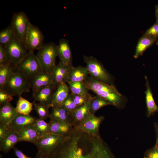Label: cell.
Here are the masks:
<instances>
[{
  "instance_id": "obj_1",
  "label": "cell",
  "mask_w": 158,
  "mask_h": 158,
  "mask_svg": "<svg viewBox=\"0 0 158 158\" xmlns=\"http://www.w3.org/2000/svg\"><path fill=\"white\" fill-rule=\"evenodd\" d=\"M47 158H115L99 135H93L73 127Z\"/></svg>"
},
{
  "instance_id": "obj_2",
  "label": "cell",
  "mask_w": 158,
  "mask_h": 158,
  "mask_svg": "<svg viewBox=\"0 0 158 158\" xmlns=\"http://www.w3.org/2000/svg\"><path fill=\"white\" fill-rule=\"evenodd\" d=\"M84 82L87 88L97 95L119 107L122 101V95L113 85L88 76Z\"/></svg>"
},
{
  "instance_id": "obj_3",
  "label": "cell",
  "mask_w": 158,
  "mask_h": 158,
  "mask_svg": "<svg viewBox=\"0 0 158 158\" xmlns=\"http://www.w3.org/2000/svg\"><path fill=\"white\" fill-rule=\"evenodd\" d=\"M31 88L30 80L20 71L16 69L2 89L13 97L21 96L29 92Z\"/></svg>"
},
{
  "instance_id": "obj_4",
  "label": "cell",
  "mask_w": 158,
  "mask_h": 158,
  "mask_svg": "<svg viewBox=\"0 0 158 158\" xmlns=\"http://www.w3.org/2000/svg\"><path fill=\"white\" fill-rule=\"evenodd\" d=\"M30 81L44 71L42 65L34 52H29L28 55L18 65L14 66Z\"/></svg>"
},
{
  "instance_id": "obj_5",
  "label": "cell",
  "mask_w": 158,
  "mask_h": 158,
  "mask_svg": "<svg viewBox=\"0 0 158 158\" xmlns=\"http://www.w3.org/2000/svg\"><path fill=\"white\" fill-rule=\"evenodd\" d=\"M44 71L51 73L56 66V59L58 56L57 45L51 42L44 44L37 50L36 55Z\"/></svg>"
},
{
  "instance_id": "obj_6",
  "label": "cell",
  "mask_w": 158,
  "mask_h": 158,
  "mask_svg": "<svg viewBox=\"0 0 158 158\" xmlns=\"http://www.w3.org/2000/svg\"><path fill=\"white\" fill-rule=\"evenodd\" d=\"M4 47L9 63L14 66L20 63L29 52L24 43L15 37Z\"/></svg>"
},
{
  "instance_id": "obj_7",
  "label": "cell",
  "mask_w": 158,
  "mask_h": 158,
  "mask_svg": "<svg viewBox=\"0 0 158 158\" xmlns=\"http://www.w3.org/2000/svg\"><path fill=\"white\" fill-rule=\"evenodd\" d=\"M83 60L90 76L97 80L111 84V76L97 59L92 56H84Z\"/></svg>"
},
{
  "instance_id": "obj_8",
  "label": "cell",
  "mask_w": 158,
  "mask_h": 158,
  "mask_svg": "<svg viewBox=\"0 0 158 158\" xmlns=\"http://www.w3.org/2000/svg\"><path fill=\"white\" fill-rule=\"evenodd\" d=\"M30 23L26 15L23 12L14 13L10 25L15 37L22 41L24 44Z\"/></svg>"
},
{
  "instance_id": "obj_9",
  "label": "cell",
  "mask_w": 158,
  "mask_h": 158,
  "mask_svg": "<svg viewBox=\"0 0 158 158\" xmlns=\"http://www.w3.org/2000/svg\"><path fill=\"white\" fill-rule=\"evenodd\" d=\"M65 136L47 133L41 135L35 145L38 152L47 155L63 140Z\"/></svg>"
},
{
  "instance_id": "obj_10",
  "label": "cell",
  "mask_w": 158,
  "mask_h": 158,
  "mask_svg": "<svg viewBox=\"0 0 158 158\" xmlns=\"http://www.w3.org/2000/svg\"><path fill=\"white\" fill-rule=\"evenodd\" d=\"M44 35L39 29L30 23L26 35L25 44L29 52L38 50L43 45Z\"/></svg>"
},
{
  "instance_id": "obj_11",
  "label": "cell",
  "mask_w": 158,
  "mask_h": 158,
  "mask_svg": "<svg viewBox=\"0 0 158 158\" xmlns=\"http://www.w3.org/2000/svg\"><path fill=\"white\" fill-rule=\"evenodd\" d=\"M104 119L102 116H96L91 114L75 127L80 131L93 135H99V130Z\"/></svg>"
},
{
  "instance_id": "obj_12",
  "label": "cell",
  "mask_w": 158,
  "mask_h": 158,
  "mask_svg": "<svg viewBox=\"0 0 158 158\" xmlns=\"http://www.w3.org/2000/svg\"><path fill=\"white\" fill-rule=\"evenodd\" d=\"M72 66L67 65L60 61L56 65L51 73L54 86L56 89L59 85L68 83V74Z\"/></svg>"
},
{
  "instance_id": "obj_13",
  "label": "cell",
  "mask_w": 158,
  "mask_h": 158,
  "mask_svg": "<svg viewBox=\"0 0 158 158\" xmlns=\"http://www.w3.org/2000/svg\"><path fill=\"white\" fill-rule=\"evenodd\" d=\"M56 90L53 85L43 87L32 93L33 98L35 101L41 103L50 108Z\"/></svg>"
},
{
  "instance_id": "obj_14",
  "label": "cell",
  "mask_w": 158,
  "mask_h": 158,
  "mask_svg": "<svg viewBox=\"0 0 158 158\" xmlns=\"http://www.w3.org/2000/svg\"><path fill=\"white\" fill-rule=\"evenodd\" d=\"M32 93L47 86H54L53 81L51 73L44 71L37 75L31 80Z\"/></svg>"
},
{
  "instance_id": "obj_15",
  "label": "cell",
  "mask_w": 158,
  "mask_h": 158,
  "mask_svg": "<svg viewBox=\"0 0 158 158\" xmlns=\"http://www.w3.org/2000/svg\"><path fill=\"white\" fill-rule=\"evenodd\" d=\"M37 118L30 115L18 114L7 126L8 129L18 132L29 126L34 125Z\"/></svg>"
},
{
  "instance_id": "obj_16",
  "label": "cell",
  "mask_w": 158,
  "mask_h": 158,
  "mask_svg": "<svg viewBox=\"0 0 158 158\" xmlns=\"http://www.w3.org/2000/svg\"><path fill=\"white\" fill-rule=\"evenodd\" d=\"M57 54L60 61L67 65L73 66L71 50L67 40L63 38L60 40L57 45Z\"/></svg>"
},
{
  "instance_id": "obj_17",
  "label": "cell",
  "mask_w": 158,
  "mask_h": 158,
  "mask_svg": "<svg viewBox=\"0 0 158 158\" xmlns=\"http://www.w3.org/2000/svg\"><path fill=\"white\" fill-rule=\"evenodd\" d=\"M70 91L67 83L59 85L54 93L51 107H62L64 102L69 94Z\"/></svg>"
},
{
  "instance_id": "obj_18",
  "label": "cell",
  "mask_w": 158,
  "mask_h": 158,
  "mask_svg": "<svg viewBox=\"0 0 158 158\" xmlns=\"http://www.w3.org/2000/svg\"><path fill=\"white\" fill-rule=\"evenodd\" d=\"M48 123L49 132L63 136L68 135L73 127L65 122L53 119L50 118Z\"/></svg>"
},
{
  "instance_id": "obj_19",
  "label": "cell",
  "mask_w": 158,
  "mask_h": 158,
  "mask_svg": "<svg viewBox=\"0 0 158 158\" xmlns=\"http://www.w3.org/2000/svg\"><path fill=\"white\" fill-rule=\"evenodd\" d=\"M19 142L18 132L8 129L6 135L2 141L0 142V150L7 153L14 147L17 143Z\"/></svg>"
},
{
  "instance_id": "obj_20",
  "label": "cell",
  "mask_w": 158,
  "mask_h": 158,
  "mask_svg": "<svg viewBox=\"0 0 158 158\" xmlns=\"http://www.w3.org/2000/svg\"><path fill=\"white\" fill-rule=\"evenodd\" d=\"M19 142L26 141L33 143L35 145L41 135L38 132L34 125L28 126L18 132Z\"/></svg>"
},
{
  "instance_id": "obj_21",
  "label": "cell",
  "mask_w": 158,
  "mask_h": 158,
  "mask_svg": "<svg viewBox=\"0 0 158 158\" xmlns=\"http://www.w3.org/2000/svg\"><path fill=\"white\" fill-rule=\"evenodd\" d=\"M18 114L10 102L0 105V122L7 126Z\"/></svg>"
},
{
  "instance_id": "obj_22",
  "label": "cell",
  "mask_w": 158,
  "mask_h": 158,
  "mask_svg": "<svg viewBox=\"0 0 158 158\" xmlns=\"http://www.w3.org/2000/svg\"><path fill=\"white\" fill-rule=\"evenodd\" d=\"M92 97L83 105L77 108L71 113L73 126H77L91 114L90 110V102Z\"/></svg>"
},
{
  "instance_id": "obj_23",
  "label": "cell",
  "mask_w": 158,
  "mask_h": 158,
  "mask_svg": "<svg viewBox=\"0 0 158 158\" xmlns=\"http://www.w3.org/2000/svg\"><path fill=\"white\" fill-rule=\"evenodd\" d=\"M88 72L86 67L79 66L71 68L68 75V83H70L83 82L88 76Z\"/></svg>"
},
{
  "instance_id": "obj_24",
  "label": "cell",
  "mask_w": 158,
  "mask_h": 158,
  "mask_svg": "<svg viewBox=\"0 0 158 158\" xmlns=\"http://www.w3.org/2000/svg\"><path fill=\"white\" fill-rule=\"evenodd\" d=\"M157 38L154 37L143 36L138 43L134 57L136 59L142 55L144 51L156 41Z\"/></svg>"
},
{
  "instance_id": "obj_25",
  "label": "cell",
  "mask_w": 158,
  "mask_h": 158,
  "mask_svg": "<svg viewBox=\"0 0 158 158\" xmlns=\"http://www.w3.org/2000/svg\"><path fill=\"white\" fill-rule=\"evenodd\" d=\"M49 118L65 122L73 126L71 114L62 107L52 108Z\"/></svg>"
},
{
  "instance_id": "obj_26",
  "label": "cell",
  "mask_w": 158,
  "mask_h": 158,
  "mask_svg": "<svg viewBox=\"0 0 158 158\" xmlns=\"http://www.w3.org/2000/svg\"><path fill=\"white\" fill-rule=\"evenodd\" d=\"M146 90L145 92L146 102L147 107V115L149 117L158 111V107L156 104L150 86L146 77Z\"/></svg>"
},
{
  "instance_id": "obj_27",
  "label": "cell",
  "mask_w": 158,
  "mask_h": 158,
  "mask_svg": "<svg viewBox=\"0 0 158 158\" xmlns=\"http://www.w3.org/2000/svg\"><path fill=\"white\" fill-rule=\"evenodd\" d=\"M33 105V103L20 96H19L15 108L18 114L28 115H29L32 110Z\"/></svg>"
},
{
  "instance_id": "obj_28",
  "label": "cell",
  "mask_w": 158,
  "mask_h": 158,
  "mask_svg": "<svg viewBox=\"0 0 158 158\" xmlns=\"http://www.w3.org/2000/svg\"><path fill=\"white\" fill-rule=\"evenodd\" d=\"M109 105H111L110 102L97 95L92 96L90 102L91 113L94 114L101 108Z\"/></svg>"
},
{
  "instance_id": "obj_29",
  "label": "cell",
  "mask_w": 158,
  "mask_h": 158,
  "mask_svg": "<svg viewBox=\"0 0 158 158\" xmlns=\"http://www.w3.org/2000/svg\"><path fill=\"white\" fill-rule=\"evenodd\" d=\"M71 93L78 95H86L89 94V90L84 82L70 83H68Z\"/></svg>"
},
{
  "instance_id": "obj_30",
  "label": "cell",
  "mask_w": 158,
  "mask_h": 158,
  "mask_svg": "<svg viewBox=\"0 0 158 158\" xmlns=\"http://www.w3.org/2000/svg\"><path fill=\"white\" fill-rule=\"evenodd\" d=\"M14 71L10 63L0 66V89H2Z\"/></svg>"
},
{
  "instance_id": "obj_31",
  "label": "cell",
  "mask_w": 158,
  "mask_h": 158,
  "mask_svg": "<svg viewBox=\"0 0 158 158\" xmlns=\"http://www.w3.org/2000/svg\"><path fill=\"white\" fill-rule=\"evenodd\" d=\"M15 37L10 25L0 32V44L3 47L10 42Z\"/></svg>"
},
{
  "instance_id": "obj_32",
  "label": "cell",
  "mask_w": 158,
  "mask_h": 158,
  "mask_svg": "<svg viewBox=\"0 0 158 158\" xmlns=\"http://www.w3.org/2000/svg\"><path fill=\"white\" fill-rule=\"evenodd\" d=\"M34 109L39 116V118L43 120L46 119L49 117L50 113L49 111V108L44 104L39 102H33Z\"/></svg>"
},
{
  "instance_id": "obj_33",
  "label": "cell",
  "mask_w": 158,
  "mask_h": 158,
  "mask_svg": "<svg viewBox=\"0 0 158 158\" xmlns=\"http://www.w3.org/2000/svg\"><path fill=\"white\" fill-rule=\"evenodd\" d=\"M34 126L40 135L49 132L48 123L46 122L44 120L37 118Z\"/></svg>"
},
{
  "instance_id": "obj_34",
  "label": "cell",
  "mask_w": 158,
  "mask_h": 158,
  "mask_svg": "<svg viewBox=\"0 0 158 158\" xmlns=\"http://www.w3.org/2000/svg\"><path fill=\"white\" fill-rule=\"evenodd\" d=\"M62 107L67 111L70 114L78 108L73 100L72 95L71 93L69 94L65 100Z\"/></svg>"
},
{
  "instance_id": "obj_35",
  "label": "cell",
  "mask_w": 158,
  "mask_h": 158,
  "mask_svg": "<svg viewBox=\"0 0 158 158\" xmlns=\"http://www.w3.org/2000/svg\"><path fill=\"white\" fill-rule=\"evenodd\" d=\"M71 93L72 95L73 100L78 108L83 105L92 96L90 94L86 95H81Z\"/></svg>"
},
{
  "instance_id": "obj_36",
  "label": "cell",
  "mask_w": 158,
  "mask_h": 158,
  "mask_svg": "<svg viewBox=\"0 0 158 158\" xmlns=\"http://www.w3.org/2000/svg\"><path fill=\"white\" fill-rule=\"evenodd\" d=\"M13 99L12 95L4 90L0 89V105L9 103Z\"/></svg>"
},
{
  "instance_id": "obj_37",
  "label": "cell",
  "mask_w": 158,
  "mask_h": 158,
  "mask_svg": "<svg viewBox=\"0 0 158 158\" xmlns=\"http://www.w3.org/2000/svg\"><path fill=\"white\" fill-rule=\"evenodd\" d=\"M143 36L157 37L158 36V20H156V23L146 31Z\"/></svg>"
},
{
  "instance_id": "obj_38",
  "label": "cell",
  "mask_w": 158,
  "mask_h": 158,
  "mask_svg": "<svg viewBox=\"0 0 158 158\" xmlns=\"http://www.w3.org/2000/svg\"><path fill=\"white\" fill-rule=\"evenodd\" d=\"M8 63H10L7 54L4 47L0 44V66Z\"/></svg>"
},
{
  "instance_id": "obj_39",
  "label": "cell",
  "mask_w": 158,
  "mask_h": 158,
  "mask_svg": "<svg viewBox=\"0 0 158 158\" xmlns=\"http://www.w3.org/2000/svg\"><path fill=\"white\" fill-rule=\"evenodd\" d=\"M144 158H158V152L154 147L145 152Z\"/></svg>"
},
{
  "instance_id": "obj_40",
  "label": "cell",
  "mask_w": 158,
  "mask_h": 158,
  "mask_svg": "<svg viewBox=\"0 0 158 158\" xmlns=\"http://www.w3.org/2000/svg\"><path fill=\"white\" fill-rule=\"evenodd\" d=\"M8 130L7 126L0 122V142L4 138Z\"/></svg>"
},
{
  "instance_id": "obj_41",
  "label": "cell",
  "mask_w": 158,
  "mask_h": 158,
  "mask_svg": "<svg viewBox=\"0 0 158 158\" xmlns=\"http://www.w3.org/2000/svg\"><path fill=\"white\" fill-rule=\"evenodd\" d=\"M13 149L15 154L18 158H32L26 155L22 151L16 147H14Z\"/></svg>"
},
{
  "instance_id": "obj_42",
  "label": "cell",
  "mask_w": 158,
  "mask_h": 158,
  "mask_svg": "<svg viewBox=\"0 0 158 158\" xmlns=\"http://www.w3.org/2000/svg\"><path fill=\"white\" fill-rule=\"evenodd\" d=\"M155 132L156 137V142L155 145L154 147L156 150L158 152V126L156 124L155 126Z\"/></svg>"
},
{
  "instance_id": "obj_43",
  "label": "cell",
  "mask_w": 158,
  "mask_h": 158,
  "mask_svg": "<svg viewBox=\"0 0 158 158\" xmlns=\"http://www.w3.org/2000/svg\"><path fill=\"white\" fill-rule=\"evenodd\" d=\"M35 158H47V155L38 152L36 154Z\"/></svg>"
},
{
  "instance_id": "obj_44",
  "label": "cell",
  "mask_w": 158,
  "mask_h": 158,
  "mask_svg": "<svg viewBox=\"0 0 158 158\" xmlns=\"http://www.w3.org/2000/svg\"><path fill=\"white\" fill-rule=\"evenodd\" d=\"M155 14L156 20H158V5L156 6L155 7Z\"/></svg>"
},
{
  "instance_id": "obj_45",
  "label": "cell",
  "mask_w": 158,
  "mask_h": 158,
  "mask_svg": "<svg viewBox=\"0 0 158 158\" xmlns=\"http://www.w3.org/2000/svg\"><path fill=\"white\" fill-rule=\"evenodd\" d=\"M156 44H158V39L157 42L156 43Z\"/></svg>"
},
{
  "instance_id": "obj_46",
  "label": "cell",
  "mask_w": 158,
  "mask_h": 158,
  "mask_svg": "<svg viewBox=\"0 0 158 158\" xmlns=\"http://www.w3.org/2000/svg\"><path fill=\"white\" fill-rule=\"evenodd\" d=\"M0 158H2V157L1 154L0 155Z\"/></svg>"
}]
</instances>
